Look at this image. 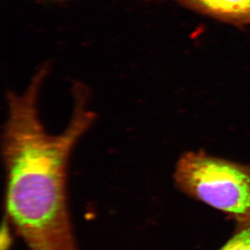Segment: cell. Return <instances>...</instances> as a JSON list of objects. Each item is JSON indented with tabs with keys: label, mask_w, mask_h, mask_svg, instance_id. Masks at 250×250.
<instances>
[{
	"label": "cell",
	"mask_w": 250,
	"mask_h": 250,
	"mask_svg": "<svg viewBox=\"0 0 250 250\" xmlns=\"http://www.w3.org/2000/svg\"><path fill=\"white\" fill-rule=\"evenodd\" d=\"M236 224L233 234L219 250H250V220Z\"/></svg>",
	"instance_id": "4"
},
{
	"label": "cell",
	"mask_w": 250,
	"mask_h": 250,
	"mask_svg": "<svg viewBox=\"0 0 250 250\" xmlns=\"http://www.w3.org/2000/svg\"><path fill=\"white\" fill-rule=\"evenodd\" d=\"M189 9L235 25L250 24V0H175Z\"/></svg>",
	"instance_id": "3"
},
{
	"label": "cell",
	"mask_w": 250,
	"mask_h": 250,
	"mask_svg": "<svg viewBox=\"0 0 250 250\" xmlns=\"http://www.w3.org/2000/svg\"><path fill=\"white\" fill-rule=\"evenodd\" d=\"M173 179L183 194L220 210L236 224L250 220V166L203 150L187 151L176 164Z\"/></svg>",
	"instance_id": "2"
},
{
	"label": "cell",
	"mask_w": 250,
	"mask_h": 250,
	"mask_svg": "<svg viewBox=\"0 0 250 250\" xmlns=\"http://www.w3.org/2000/svg\"><path fill=\"white\" fill-rule=\"evenodd\" d=\"M49 72L41 66L21 94L7 95L8 114L2 138L7 220L28 250H78L66 190L71 151L94 123L87 89L73 87L68 125L51 135L41 120L38 97Z\"/></svg>",
	"instance_id": "1"
}]
</instances>
